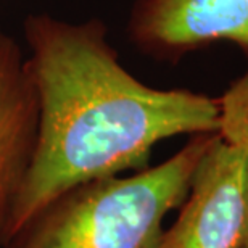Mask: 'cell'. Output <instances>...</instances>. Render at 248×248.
<instances>
[{
    "label": "cell",
    "mask_w": 248,
    "mask_h": 248,
    "mask_svg": "<svg viewBox=\"0 0 248 248\" xmlns=\"http://www.w3.org/2000/svg\"><path fill=\"white\" fill-rule=\"evenodd\" d=\"M37 129L39 102L28 57L0 29V242L31 170Z\"/></svg>",
    "instance_id": "cell-5"
},
{
    "label": "cell",
    "mask_w": 248,
    "mask_h": 248,
    "mask_svg": "<svg viewBox=\"0 0 248 248\" xmlns=\"http://www.w3.org/2000/svg\"><path fill=\"white\" fill-rule=\"evenodd\" d=\"M211 134L132 176L84 182L34 215L2 248H161L166 215L186 200Z\"/></svg>",
    "instance_id": "cell-2"
},
{
    "label": "cell",
    "mask_w": 248,
    "mask_h": 248,
    "mask_svg": "<svg viewBox=\"0 0 248 248\" xmlns=\"http://www.w3.org/2000/svg\"><path fill=\"white\" fill-rule=\"evenodd\" d=\"M244 248H248V242H247V244H245V247Z\"/></svg>",
    "instance_id": "cell-7"
},
{
    "label": "cell",
    "mask_w": 248,
    "mask_h": 248,
    "mask_svg": "<svg viewBox=\"0 0 248 248\" xmlns=\"http://www.w3.org/2000/svg\"><path fill=\"white\" fill-rule=\"evenodd\" d=\"M129 34L142 52L163 60L219 42L248 55V0H137Z\"/></svg>",
    "instance_id": "cell-4"
},
{
    "label": "cell",
    "mask_w": 248,
    "mask_h": 248,
    "mask_svg": "<svg viewBox=\"0 0 248 248\" xmlns=\"http://www.w3.org/2000/svg\"><path fill=\"white\" fill-rule=\"evenodd\" d=\"M217 136L248 160V69L217 98Z\"/></svg>",
    "instance_id": "cell-6"
},
{
    "label": "cell",
    "mask_w": 248,
    "mask_h": 248,
    "mask_svg": "<svg viewBox=\"0 0 248 248\" xmlns=\"http://www.w3.org/2000/svg\"><path fill=\"white\" fill-rule=\"evenodd\" d=\"M247 242L248 160L215 132L161 248H244Z\"/></svg>",
    "instance_id": "cell-3"
},
{
    "label": "cell",
    "mask_w": 248,
    "mask_h": 248,
    "mask_svg": "<svg viewBox=\"0 0 248 248\" xmlns=\"http://www.w3.org/2000/svg\"><path fill=\"white\" fill-rule=\"evenodd\" d=\"M24 37L39 102L37 143L0 247L69 188L145 170L166 139L217 132V98L139 81L98 19L29 15Z\"/></svg>",
    "instance_id": "cell-1"
}]
</instances>
